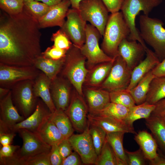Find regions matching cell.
I'll use <instances>...</instances> for the list:
<instances>
[{"label": "cell", "instance_id": "1", "mask_svg": "<svg viewBox=\"0 0 165 165\" xmlns=\"http://www.w3.org/2000/svg\"><path fill=\"white\" fill-rule=\"evenodd\" d=\"M20 21L8 20L0 27V63L15 66H33L41 55L39 40L22 32Z\"/></svg>", "mask_w": 165, "mask_h": 165}, {"label": "cell", "instance_id": "2", "mask_svg": "<svg viewBox=\"0 0 165 165\" xmlns=\"http://www.w3.org/2000/svg\"><path fill=\"white\" fill-rule=\"evenodd\" d=\"M130 30L121 12L111 13L106 24L101 44V48L107 55L113 58L118 54L119 46L128 38Z\"/></svg>", "mask_w": 165, "mask_h": 165}, {"label": "cell", "instance_id": "3", "mask_svg": "<svg viewBox=\"0 0 165 165\" xmlns=\"http://www.w3.org/2000/svg\"><path fill=\"white\" fill-rule=\"evenodd\" d=\"M86 60L80 49L73 44L67 52L64 64L61 70L62 76L67 79L82 96V85L89 71L86 67Z\"/></svg>", "mask_w": 165, "mask_h": 165}, {"label": "cell", "instance_id": "4", "mask_svg": "<svg viewBox=\"0 0 165 165\" xmlns=\"http://www.w3.org/2000/svg\"><path fill=\"white\" fill-rule=\"evenodd\" d=\"M141 37L152 47L160 62L165 58V29L160 20L145 15L139 17Z\"/></svg>", "mask_w": 165, "mask_h": 165}, {"label": "cell", "instance_id": "5", "mask_svg": "<svg viewBox=\"0 0 165 165\" xmlns=\"http://www.w3.org/2000/svg\"><path fill=\"white\" fill-rule=\"evenodd\" d=\"M162 2V0H125L121 10L130 30L128 40L138 41L146 49L147 47L136 27V17L141 11L143 12L144 15L148 16L152 10Z\"/></svg>", "mask_w": 165, "mask_h": 165}, {"label": "cell", "instance_id": "6", "mask_svg": "<svg viewBox=\"0 0 165 165\" xmlns=\"http://www.w3.org/2000/svg\"><path fill=\"white\" fill-rule=\"evenodd\" d=\"M101 37L98 30L91 24H87L85 42L80 49L87 60L89 69L102 63L114 60L107 55L99 46V42Z\"/></svg>", "mask_w": 165, "mask_h": 165}, {"label": "cell", "instance_id": "7", "mask_svg": "<svg viewBox=\"0 0 165 165\" xmlns=\"http://www.w3.org/2000/svg\"><path fill=\"white\" fill-rule=\"evenodd\" d=\"M78 10L82 18L96 28L103 36L109 16L102 0H82Z\"/></svg>", "mask_w": 165, "mask_h": 165}, {"label": "cell", "instance_id": "8", "mask_svg": "<svg viewBox=\"0 0 165 165\" xmlns=\"http://www.w3.org/2000/svg\"><path fill=\"white\" fill-rule=\"evenodd\" d=\"M114 58L109 73L100 87L109 92L127 89L130 82L132 72L119 54Z\"/></svg>", "mask_w": 165, "mask_h": 165}, {"label": "cell", "instance_id": "9", "mask_svg": "<svg viewBox=\"0 0 165 165\" xmlns=\"http://www.w3.org/2000/svg\"><path fill=\"white\" fill-rule=\"evenodd\" d=\"M41 71L33 66H15L0 63V86L10 89L17 83L35 79Z\"/></svg>", "mask_w": 165, "mask_h": 165}, {"label": "cell", "instance_id": "10", "mask_svg": "<svg viewBox=\"0 0 165 165\" xmlns=\"http://www.w3.org/2000/svg\"><path fill=\"white\" fill-rule=\"evenodd\" d=\"M34 79L20 81L11 89L14 101L24 117H28L35 109L37 97L34 92Z\"/></svg>", "mask_w": 165, "mask_h": 165}, {"label": "cell", "instance_id": "11", "mask_svg": "<svg viewBox=\"0 0 165 165\" xmlns=\"http://www.w3.org/2000/svg\"><path fill=\"white\" fill-rule=\"evenodd\" d=\"M19 132L22 138L23 145L16 155L20 165H23L24 160L37 154L50 152L51 146L46 143L36 132L25 129H20Z\"/></svg>", "mask_w": 165, "mask_h": 165}, {"label": "cell", "instance_id": "12", "mask_svg": "<svg viewBox=\"0 0 165 165\" xmlns=\"http://www.w3.org/2000/svg\"><path fill=\"white\" fill-rule=\"evenodd\" d=\"M66 17L61 29L73 44L80 49L85 41L86 22L82 18L78 10L72 8L69 9Z\"/></svg>", "mask_w": 165, "mask_h": 165}, {"label": "cell", "instance_id": "13", "mask_svg": "<svg viewBox=\"0 0 165 165\" xmlns=\"http://www.w3.org/2000/svg\"><path fill=\"white\" fill-rule=\"evenodd\" d=\"M90 124L88 122L86 128L82 133L73 134L68 139L73 150L79 155L83 163L95 164L98 155L90 134Z\"/></svg>", "mask_w": 165, "mask_h": 165}, {"label": "cell", "instance_id": "14", "mask_svg": "<svg viewBox=\"0 0 165 165\" xmlns=\"http://www.w3.org/2000/svg\"><path fill=\"white\" fill-rule=\"evenodd\" d=\"M89 108L82 97L75 90L72 93L69 105L65 113L69 117L74 130L82 132L86 128Z\"/></svg>", "mask_w": 165, "mask_h": 165}, {"label": "cell", "instance_id": "15", "mask_svg": "<svg viewBox=\"0 0 165 165\" xmlns=\"http://www.w3.org/2000/svg\"><path fill=\"white\" fill-rule=\"evenodd\" d=\"M0 133L11 132V127L24 118L20 115L13 105L11 90L0 99Z\"/></svg>", "mask_w": 165, "mask_h": 165}, {"label": "cell", "instance_id": "16", "mask_svg": "<svg viewBox=\"0 0 165 165\" xmlns=\"http://www.w3.org/2000/svg\"><path fill=\"white\" fill-rule=\"evenodd\" d=\"M71 83L62 76H57L51 81L50 91L51 97L57 109L65 111L70 102L72 93Z\"/></svg>", "mask_w": 165, "mask_h": 165}, {"label": "cell", "instance_id": "17", "mask_svg": "<svg viewBox=\"0 0 165 165\" xmlns=\"http://www.w3.org/2000/svg\"><path fill=\"white\" fill-rule=\"evenodd\" d=\"M119 54L122 57L129 68L131 70L142 60L145 52V49L139 42L123 39L118 48Z\"/></svg>", "mask_w": 165, "mask_h": 165}, {"label": "cell", "instance_id": "18", "mask_svg": "<svg viewBox=\"0 0 165 165\" xmlns=\"http://www.w3.org/2000/svg\"><path fill=\"white\" fill-rule=\"evenodd\" d=\"M88 122L90 125L98 126L106 133L122 132L136 134L133 126L127 124L123 120L112 117L95 115L90 113L87 116Z\"/></svg>", "mask_w": 165, "mask_h": 165}, {"label": "cell", "instance_id": "19", "mask_svg": "<svg viewBox=\"0 0 165 165\" xmlns=\"http://www.w3.org/2000/svg\"><path fill=\"white\" fill-rule=\"evenodd\" d=\"M70 6L69 0H63L50 6L48 12L37 20L39 25L43 28L54 26L61 28L65 22L64 19Z\"/></svg>", "mask_w": 165, "mask_h": 165}, {"label": "cell", "instance_id": "20", "mask_svg": "<svg viewBox=\"0 0 165 165\" xmlns=\"http://www.w3.org/2000/svg\"><path fill=\"white\" fill-rule=\"evenodd\" d=\"M51 113L42 102L39 101L33 112L25 119L12 127L10 131L15 133L20 129H25L36 132L43 121Z\"/></svg>", "mask_w": 165, "mask_h": 165}, {"label": "cell", "instance_id": "21", "mask_svg": "<svg viewBox=\"0 0 165 165\" xmlns=\"http://www.w3.org/2000/svg\"><path fill=\"white\" fill-rule=\"evenodd\" d=\"M146 57L132 70L130 84L127 89L130 91L160 61L154 52L147 47L145 49Z\"/></svg>", "mask_w": 165, "mask_h": 165}, {"label": "cell", "instance_id": "22", "mask_svg": "<svg viewBox=\"0 0 165 165\" xmlns=\"http://www.w3.org/2000/svg\"><path fill=\"white\" fill-rule=\"evenodd\" d=\"M51 80L41 72L34 79V92L35 96L40 97L51 113L57 109L53 101L50 91Z\"/></svg>", "mask_w": 165, "mask_h": 165}, {"label": "cell", "instance_id": "23", "mask_svg": "<svg viewBox=\"0 0 165 165\" xmlns=\"http://www.w3.org/2000/svg\"><path fill=\"white\" fill-rule=\"evenodd\" d=\"M85 92L89 113L102 109L111 102L109 92L106 90L90 87Z\"/></svg>", "mask_w": 165, "mask_h": 165}, {"label": "cell", "instance_id": "24", "mask_svg": "<svg viewBox=\"0 0 165 165\" xmlns=\"http://www.w3.org/2000/svg\"><path fill=\"white\" fill-rule=\"evenodd\" d=\"M114 61L101 63L89 69L84 84L90 87H100L109 75Z\"/></svg>", "mask_w": 165, "mask_h": 165}, {"label": "cell", "instance_id": "25", "mask_svg": "<svg viewBox=\"0 0 165 165\" xmlns=\"http://www.w3.org/2000/svg\"><path fill=\"white\" fill-rule=\"evenodd\" d=\"M134 139L148 161L157 156L158 145L152 134L146 130L140 131L135 134Z\"/></svg>", "mask_w": 165, "mask_h": 165}, {"label": "cell", "instance_id": "26", "mask_svg": "<svg viewBox=\"0 0 165 165\" xmlns=\"http://www.w3.org/2000/svg\"><path fill=\"white\" fill-rule=\"evenodd\" d=\"M50 115L43 121L36 133L46 143L51 146L58 144L65 138L50 119Z\"/></svg>", "mask_w": 165, "mask_h": 165}, {"label": "cell", "instance_id": "27", "mask_svg": "<svg viewBox=\"0 0 165 165\" xmlns=\"http://www.w3.org/2000/svg\"><path fill=\"white\" fill-rule=\"evenodd\" d=\"M65 60V57L59 60H53L46 58L41 55L37 59L34 66L52 81L62 70Z\"/></svg>", "mask_w": 165, "mask_h": 165}, {"label": "cell", "instance_id": "28", "mask_svg": "<svg viewBox=\"0 0 165 165\" xmlns=\"http://www.w3.org/2000/svg\"><path fill=\"white\" fill-rule=\"evenodd\" d=\"M145 123L158 145L165 153V122L162 117L151 115L145 119Z\"/></svg>", "mask_w": 165, "mask_h": 165}, {"label": "cell", "instance_id": "29", "mask_svg": "<svg viewBox=\"0 0 165 165\" xmlns=\"http://www.w3.org/2000/svg\"><path fill=\"white\" fill-rule=\"evenodd\" d=\"M125 133L117 132L107 133L106 140L111 146L116 158L118 165H128L125 149L123 145Z\"/></svg>", "mask_w": 165, "mask_h": 165}, {"label": "cell", "instance_id": "30", "mask_svg": "<svg viewBox=\"0 0 165 165\" xmlns=\"http://www.w3.org/2000/svg\"><path fill=\"white\" fill-rule=\"evenodd\" d=\"M49 118L65 138H68L73 134L74 129L64 111L57 109L54 112L50 113Z\"/></svg>", "mask_w": 165, "mask_h": 165}, {"label": "cell", "instance_id": "31", "mask_svg": "<svg viewBox=\"0 0 165 165\" xmlns=\"http://www.w3.org/2000/svg\"><path fill=\"white\" fill-rule=\"evenodd\" d=\"M155 108V105L150 104L146 101L139 105H136L129 108L127 116L124 121L129 125L133 126V123L135 121L148 118Z\"/></svg>", "mask_w": 165, "mask_h": 165}, {"label": "cell", "instance_id": "32", "mask_svg": "<svg viewBox=\"0 0 165 165\" xmlns=\"http://www.w3.org/2000/svg\"><path fill=\"white\" fill-rule=\"evenodd\" d=\"M152 71L147 73L135 86L130 91L136 105L146 101L150 83L155 77Z\"/></svg>", "mask_w": 165, "mask_h": 165}, {"label": "cell", "instance_id": "33", "mask_svg": "<svg viewBox=\"0 0 165 165\" xmlns=\"http://www.w3.org/2000/svg\"><path fill=\"white\" fill-rule=\"evenodd\" d=\"M165 98V76L155 77L152 81L146 101L155 105Z\"/></svg>", "mask_w": 165, "mask_h": 165}, {"label": "cell", "instance_id": "34", "mask_svg": "<svg viewBox=\"0 0 165 165\" xmlns=\"http://www.w3.org/2000/svg\"><path fill=\"white\" fill-rule=\"evenodd\" d=\"M129 111L128 108L118 103L110 102L102 109L90 113L94 115L112 117L124 121Z\"/></svg>", "mask_w": 165, "mask_h": 165}, {"label": "cell", "instance_id": "35", "mask_svg": "<svg viewBox=\"0 0 165 165\" xmlns=\"http://www.w3.org/2000/svg\"><path fill=\"white\" fill-rule=\"evenodd\" d=\"M50 6L35 0H24V8L37 21L49 11Z\"/></svg>", "mask_w": 165, "mask_h": 165}, {"label": "cell", "instance_id": "36", "mask_svg": "<svg viewBox=\"0 0 165 165\" xmlns=\"http://www.w3.org/2000/svg\"><path fill=\"white\" fill-rule=\"evenodd\" d=\"M110 101L122 105L129 108L136 105L130 91L127 89L109 92Z\"/></svg>", "mask_w": 165, "mask_h": 165}, {"label": "cell", "instance_id": "37", "mask_svg": "<svg viewBox=\"0 0 165 165\" xmlns=\"http://www.w3.org/2000/svg\"><path fill=\"white\" fill-rule=\"evenodd\" d=\"M96 165H118L117 160L111 146L106 140L95 164Z\"/></svg>", "mask_w": 165, "mask_h": 165}, {"label": "cell", "instance_id": "38", "mask_svg": "<svg viewBox=\"0 0 165 165\" xmlns=\"http://www.w3.org/2000/svg\"><path fill=\"white\" fill-rule=\"evenodd\" d=\"M90 125V134L96 152L98 156L105 141L106 133L98 126Z\"/></svg>", "mask_w": 165, "mask_h": 165}, {"label": "cell", "instance_id": "39", "mask_svg": "<svg viewBox=\"0 0 165 165\" xmlns=\"http://www.w3.org/2000/svg\"><path fill=\"white\" fill-rule=\"evenodd\" d=\"M24 6V0H0L1 8L12 15L21 13Z\"/></svg>", "mask_w": 165, "mask_h": 165}, {"label": "cell", "instance_id": "40", "mask_svg": "<svg viewBox=\"0 0 165 165\" xmlns=\"http://www.w3.org/2000/svg\"><path fill=\"white\" fill-rule=\"evenodd\" d=\"M51 40L54 42V46L67 51L73 45L68 36L61 29L53 34Z\"/></svg>", "mask_w": 165, "mask_h": 165}, {"label": "cell", "instance_id": "41", "mask_svg": "<svg viewBox=\"0 0 165 165\" xmlns=\"http://www.w3.org/2000/svg\"><path fill=\"white\" fill-rule=\"evenodd\" d=\"M128 165H145L147 160L142 151L139 148L134 152H130L125 149Z\"/></svg>", "mask_w": 165, "mask_h": 165}, {"label": "cell", "instance_id": "42", "mask_svg": "<svg viewBox=\"0 0 165 165\" xmlns=\"http://www.w3.org/2000/svg\"><path fill=\"white\" fill-rule=\"evenodd\" d=\"M50 152L41 153L24 160L23 165H51Z\"/></svg>", "mask_w": 165, "mask_h": 165}, {"label": "cell", "instance_id": "43", "mask_svg": "<svg viewBox=\"0 0 165 165\" xmlns=\"http://www.w3.org/2000/svg\"><path fill=\"white\" fill-rule=\"evenodd\" d=\"M68 51L57 48L53 46L48 47L41 55L44 57L53 60H59L65 57Z\"/></svg>", "mask_w": 165, "mask_h": 165}, {"label": "cell", "instance_id": "44", "mask_svg": "<svg viewBox=\"0 0 165 165\" xmlns=\"http://www.w3.org/2000/svg\"><path fill=\"white\" fill-rule=\"evenodd\" d=\"M109 12L113 13L119 12L125 0H102Z\"/></svg>", "mask_w": 165, "mask_h": 165}, {"label": "cell", "instance_id": "45", "mask_svg": "<svg viewBox=\"0 0 165 165\" xmlns=\"http://www.w3.org/2000/svg\"><path fill=\"white\" fill-rule=\"evenodd\" d=\"M59 151L62 159L70 155L73 150L68 138H65L58 144Z\"/></svg>", "mask_w": 165, "mask_h": 165}, {"label": "cell", "instance_id": "46", "mask_svg": "<svg viewBox=\"0 0 165 165\" xmlns=\"http://www.w3.org/2000/svg\"><path fill=\"white\" fill-rule=\"evenodd\" d=\"M50 159L51 165H61L63 159L60 154L58 144L51 146Z\"/></svg>", "mask_w": 165, "mask_h": 165}, {"label": "cell", "instance_id": "47", "mask_svg": "<svg viewBox=\"0 0 165 165\" xmlns=\"http://www.w3.org/2000/svg\"><path fill=\"white\" fill-rule=\"evenodd\" d=\"M20 148L19 146L11 144L2 146L0 149V158L12 156Z\"/></svg>", "mask_w": 165, "mask_h": 165}, {"label": "cell", "instance_id": "48", "mask_svg": "<svg viewBox=\"0 0 165 165\" xmlns=\"http://www.w3.org/2000/svg\"><path fill=\"white\" fill-rule=\"evenodd\" d=\"M81 158L76 152H72L62 160L61 165H79L81 164Z\"/></svg>", "mask_w": 165, "mask_h": 165}, {"label": "cell", "instance_id": "49", "mask_svg": "<svg viewBox=\"0 0 165 165\" xmlns=\"http://www.w3.org/2000/svg\"><path fill=\"white\" fill-rule=\"evenodd\" d=\"M151 115L162 117L165 116V98L157 102Z\"/></svg>", "mask_w": 165, "mask_h": 165}, {"label": "cell", "instance_id": "50", "mask_svg": "<svg viewBox=\"0 0 165 165\" xmlns=\"http://www.w3.org/2000/svg\"><path fill=\"white\" fill-rule=\"evenodd\" d=\"M15 132L0 133V143L2 146L11 144L16 135Z\"/></svg>", "mask_w": 165, "mask_h": 165}, {"label": "cell", "instance_id": "51", "mask_svg": "<svg viewBox=\"0 0 165 165\" xmlns=\"http://www.w3.org/2000/svg\"><path fill=\"white\" fill-rule=\"evenodd\" d=\"M152 71L155 77L165 76V58Z\"/></svg>", "mask_w": 165, "mask_h": 165}, {"label": "cell", "instance_id": "52", "mask_svg": "<svg viewBox=\"0 0 165 165\" xmlns=\"http://www.w3.org/2000/svg\"><path fill=\"white\" fill-rule=\"evenodd\" d=\"M150 165H165V156L159 152L158 150V155L154 159L148 161Z\"/></svg>", "mask_w": 165, "mask_h": 165}, {"label": "cell", "instance_id": "53", "mask_svg": "<svg viewBox=\"0 0 165 165\" xmlns=\"http://www.w3.org/2000/svg\"><path fill=\"white\" fill-rule=\"evenodd\" d=\"M63 0H40L42 2L50 6L57 4Z\"/></svg>", "mask_w": 165, "mask_h": 165}, {"label": "cell", "instance_id": "54", "mask_svg": "<svg viewBox=\"0 0 165 165\" xmlns=\"http://www.w3.org/2000/svg\"><path fill=\"white\" fill-rule=\"evenodd\" d=\"M71 3L72 8L78 10L80 3L82 0H69Z\"/></svg>", "mask_w": 165, "mask_h": 165}, {"label": "cell", "instance_id": "55", "mask_svg": "<svg viewBox=\"0 0 165 165\" xmlns=\"http://www.w3.org/2000/svg\"><path fill=\"white\" fill-rule=\"evenodd\" d=\"M11 89L4 88L2 87H0V98L1 99L6 95H7L10 91Z\"/></svg>", "mask_w": 165, "mask_h": 165}, {"label": "cell", "instance_id": "56", "mask_svg": "<svg viewBox=\"0 0 165 165\" xmlns=\"http://www.w3.org/2000/svg\"><path fill=\"white\" fill-rule=\"evenodd\" d=\"M161 117H162V119H163L164 122H165V116Z\"/></svg>", "mask_w": 165, "mask_h": 165}, {"label": "cell", "instance_id": "57", "mask_svg": "<svg viewBox=\"0 0 165 165\" xmlns=\"http://www.w3.org/2000/svg\"><path fill=\"white\" fill-rule=\"evenodd\" d=\"M37 0V1H40V0Z\"/></svg>", "mask_w": 165, "mask_h": 165}, {"label": "cell", "instance_id": "58", "mask_svg": "<svg viewBox=\"0 0 165 165\" xmlns=\"http://www.w3.org/2000/svg\"><path fill=\"white\" fill-rule=\"evenodd\" d=\"M164 16H165V15Z\"/></svg>", "mask_w": 165, "mask_h": 165}]
</instances>
